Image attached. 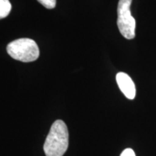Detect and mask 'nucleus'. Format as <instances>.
I'll list each match as a JSON object with an SVG mask.
<instances>
[{"label":"nucleus","instance_id":"f257e3e1","mask_svg":"<svg viewBox=\"0 0 156 156\" xmlns=\"http://www.w3.org/2000/svg\"><path fill=\"white\" fill-rule=\"evenodd\" d=\"M69 146V132L63 121L56 120L52 124L44 145L46 156H63Z\"/></svg>","mask_w":156,"mask_h":156},{"label":"nucleus","instance_id":"f03ea898","mask_svg":"<svg viewBox=\"0 0 156 156\" xmlns=\"http://www.w3.org/2000/svg\"><path fill=\"white\" fill-rule=\"evenodd\" d=\"M7 51L12 58L23 62L36 61L39 57L38 46L30 38H19L9 43Z\"/></svg>","mask_w":156,"mask_h":156},{"label":"nucleus","instance_id":"7ed1b4c3","mask_svg":"<svg viewBox=\"0 0 156 156\" xmlns=\"http://www.w3.org/2000/svg\"><path fill=\"white\" fill-rule=\"evenodd\" d=\"M132 0H119L117 8V25L121 34L126 39L135 37V20L131 14L130 6Z\"/></svg>","mask_w":156,"mask_h":156},{"label":"nucleus","instance_id":"20e7f679","mask_svg":"<svg viewBox=\"0 0 156 156\" xmlns=\"http://www.w3.org/2000/svg\"><path fill=\"white\" fill-rule=\"evenodd\" d=\"M116 83L121 91L130 100H133L136 95V88L134 82L127 74L119 73L116 76Z\"/></svg>","mask_w":156,"mask_h":156},{"label":"nucleus","instance_id":"39448f33","mask_svg":"<svg viewBox=\"0 0 156 156\" xmlns=\"http://www.w3.org/2000/svg\"><path fill=\"white\" fill-rule=\"evenodd\" d=\"M11 9L12 5L9 0H0V20L8 16Z\"/></svg>","mask_w":156,"mask_h":156},{"label":"nucleus","instance_id":"423d86ee","mask_svg":"<svg viewBox=\"0 0 156 156\" xmlns=\"http://www.w3.org/2000/svg\"><path fill=\"white\" fill-rule=\"evenodd\" d=\"M44 7L47 9H54L56 7V0H37Z\"/></svg>","mask_w":156,"mask_h":156},{"label":"nucleus","instance_id":"0eeeda50","mask_svg":"<svg viewBox=\"0 0 156 156\" xmlns=\"http://www.w3.org/2000/svg\"><path fill=\"white\" fill-rule=\"evenodd\" d=\"M120 156H136L134 151L131 148H127L122 152Z\"/></svg>","mask_w":156,"mask_h":156}]
</instances>
